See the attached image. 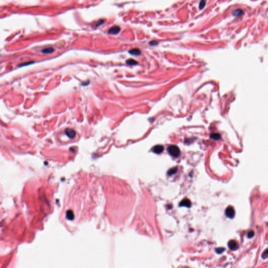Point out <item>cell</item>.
Wrapping results in <instances>:
<instances>
[{
  "instance_id": "4",
  "label": "cell",
  "mask_w": 268,
  "mask_h": 268,
  "mask_svg": "<svg viewBox=\"0 0 268 268\" xmlns=\"http://www.w3.org/2000/svg\"><path fill=\"white\" fill-rule=\"evenodd\" d=\"M228 246L229 249H231V250H236L238 248V244L236 242V241H235L234 240H231L229 241V243L228 244Z\"/></svg>"
},
{
  "instance_id": "17",
  "label": "cell",
  "mask_w": 268,
  "mask_h": 268,
  "mask_svg": "<svg viewBox=\"0 0 268 268\" xmlns=\"http://www.w3.org/2000/svg\"><path fill=\"white\" fill-rule=\"evenodd\" d=\"M267 257H268V251H267V249H266L262 254V258L263 259H267Z\"/></svg>"
},
{
  "instance_id": "19",
  "label": "cell",
  "mask_w": 268,
  "mask_h": 268,
  "mask_svg": "<svg viewBox=\"0 0 268 268\" xmlns=\"http://www.w3.org/2000/svg\"><path fill=\"white\" fill-rule=\"evenodd\" d=\"M104 23V21L102 20V19H100V20H98L97 23H96V25H95V26L96 27H97V26H99L101 25L103 23Z\"/></svg>"
},
{
  "instance_id": "18",
  "label": "cell",
  "mask_w": 268,
  "mask_h": 268,
  "mask_svg": "<svg viewBox=\"0 0 268 268\" xmlns=\"http://www.w3.org/2000/svg\"><path fill=\"white\" fill-rule=\"evenodd\" d=\"M254 236V232L253 231L251 230V231H249V233H248V238H252Z\"/></svg>"
},
{
  "instance_id": "13",
  "label": "cell",
  "mask_w": 268,
  "mask_h": 268,
  "mask_svg": "<svg viewBox=\"0 0 268 268\" xmlns=\"http://www.w3.org/2000/svg\"><path fill=\"white\" fill-rule=\"evenodd\" d=\"M211 138L214 140H219L220 138V135L218 133H213L211 135Z\"/></svg>"
},
{
  "instance_id": "15",
  "label": "cell",
  "mask_w": 268,
  "mask_h": 268,
  "mask_svg": "<svg viewBox=\"0 0 268 268\" xmlns=\"http://www.w3.org/2000/svg\"><path fill=\"white\" fill-rule=\"evenodd\" d=\"M225 250V249L224 248H218L216 249V252L218 254H220L223 252Z\"/></svg>"
},
{
  "instance_id": "3",
  "label": "cell",
  "mask_w": 268,
  "mask_h": 268,
  "mask_svg": "<svg viewBox=\"0 0 268 268\" xmlns=\"http://www.w3.org/2000/svg\"><path fill=\"white\" fill-rule=\"evenodd\" d=\"M120 32V27L118 26H114L113 27H112L108 31V33L112 35H115L117 34L118 33Z\"/></svg>"
},
{
  "instance_id": "14",
  "label": "cell",
  "mask_w": 268,
  "mask_h": 268,
  "mask_svg": "<svg viewBox=\"0 0 268 268\" xmlns=\"http://www.w3.org/2000/svg\"><path fill=\"white\" fill-rule=\"evenodd\" d=\"M177 170H178L177 168H173L172 169H170L169 170L168 174V175H169L174 174V173H175L177 172Z\"/></svg>"
},
{
  "instance_id": "16",
  "label": "cell",
  "mask_w": 268,
  "mask_h": 268,
  "mask_svg": "<svg viewBox=\"0 0 268 268\" xmlns=\"http://www.w3.org/2000/svg\"><path fill=\"white\" fill-rule=\"evenodd\" d=\"M205 5V1H202L200 2V4H199V8L200 9H203L204 8Z\"/></svg>"
},
{
  "instance_id": "9",
  "label": "cell",
  "mask_w": 268,
  "mask_h": 268,
  "mask_svg": "<svg viewBox=\"0 0 268 268\" xmlns=\"http://www.w3.org/2000/svg\"><path fill=\"white\" fill-rule=\"evenodd\" d=\"M54 50H55L53 48L49 47V48H46L44 49H43L42 50V53H44V54H51V53L54 52Z\"/></svg>"
},
{
  "instance_id": "20",
  "label": "cell",
  "mask_w": 268,
  "mask_h": 268,
  "mask_svg": "<svg viewBox=\"0 0 268 268\" xmlns=\"http://www.w3.org/2000/svg\"><path fill=\"white\" fill-rule=\"evenodd\" d=\"M157 44H158V42H157V41H151V42H150V45H153V46L155 45H157Z\"/></svg>"
},
{
  "instance_id": "2",
  "label": "cell",
  "mask_w": 268,
  "mask_h": 268,
  "mask_svg": "<svg viewBox=\"0 0 268 268\" xmlns=\"http://www.w3.org/2000/svg\"><path fill=\"white\" fill-rule=\"evenodd\" d=\"M225 214L227 217L229 218H233L235 214L234 208L231 206L228 207L225 211Z\"/></svg>"
},
{
  "instance_id": "7",
  "label": "cell",
  "mask_w": 268,
  "mask_h": 268,
  "mask_svg": "<svg viewBox=\"0 0 268 268\" xmlns=\"http://www.w3.org/2000/svg\"><path fill=\"white\" fill-rule=\"evenodd\" d=\"M164 148L162 145H157L153 148V151L155 154H160L163 151Z\"/></svg>"
},
{
  "instance_id": "5",
  "label": "cell",
  "mask_w": 268,
  "mask_h": 268,
  "mask_svg": "<svg viewBox=\"0 0 268 268\" xmlns=\"http://www.w3.org/2000/svg\"><path fill=\"white\" fill-rule=\"evenodd\" d=\"M65 134L68 136L71 139L74 138L76 135V133L75 131L71 128H67L65 129Z\"/></svg>"
},
{
  "instance_id": "1",
  "label": "cell",
  "mask_w": 268,
  "mask_h": 268,
  "mask_svg": "<svg viewBox=\"0 0 268 268\" xmlns=\"http://www.w3.org/2000/svg\"><path fill=\"white\" fill-rule=\"evenodd\" d=\"M168 152L169 154L173 157H178L180 154L179 148L175 145H171L168 148Z\"/></svg>"
},
{
  "instance_id": "8",
  "label": "cell",
  "mask_w": 268,
  "mask_h": 268,
  "mask_svg": "<svg viewBox=\"0 0 268 268\" xmlns=\"http://www.w3.org/2000/svg\"><path fill=\"white\" fill-rule=\"evenodd\" d=\"M129 53L132 55L139 56L141 54V51L138 48H134L132 49L129 51Z\"/></svg>"
},
{
  "instance_id": "10",
  "label": "cell",
  "mask_w": 268,
  "mask_h": 268,
  "mask_svg": "<svg viewBox=\"0 0 268 268\" xmlns=\"http://www.w3.org/2000/svg\"><path fill=\"white\" fill-rule=\"evenodd\" d=\"M67 218L69 220H72L74 218V214L72 211H68L67 212Z\"/></svg>"
},
{
  "instance_id": "11",
  "label": "cell",
  "mask_w": 268,
  "mask_h": 268,
  "mask_svg": "<svg viewBox=\"0 0 268 268\" xmlns=\"http://www.w3.org/2000/svg\"><path fill=\"white\" fill-rule=\"evenodd\" d=\"M126 62L127 64H128L129 65H136L138 64L137 61L135 60L134 59H131V58L128 59V60H127L126 61Z\"/></svg>"
},
{
  "instance_id": "12",
  "label": "cell",
  "mask_w": 268,
  "mask_h": 268,
  "mask_svg": "<svg viewBox=\"0 0 268 268\" xmlns=\"http://www.w3.org/2000/svg\"><path fill=\"white\" fill-rule=\"evenodd\" d=\"M243 13H244V12H243V11L242 10V9H236V10H235V11L233 12V15L234 16H239L241 15H242L243 14Z\"/></svg>"
},
{
  "instance_id": "6",
  "label": "cell",
  "mask_w": 268,
  "mask_h": 268,
  "mask_svg": "<svg viewBox=\"0 0 268 268\" xmlns=\"http://www.w3.org/2000/svg\"><path fill=\"white\" fill-rule=\"evenodd\" d=\"M191 205V202L190 200L187 198H185L180 203V206H184L187 207H190Z\"/></svg>"
}]
</instances>
